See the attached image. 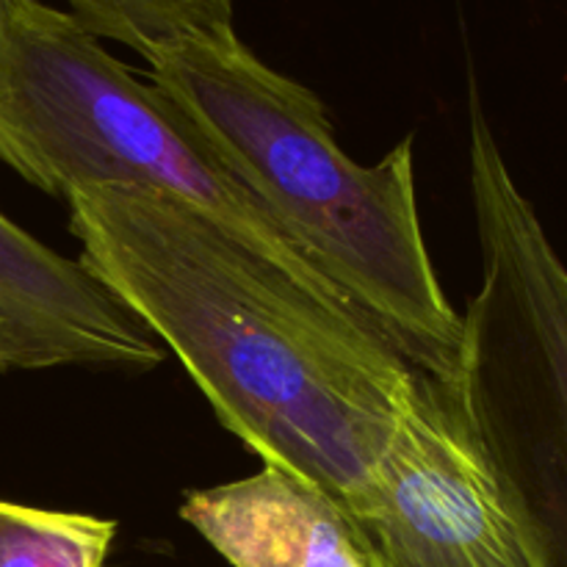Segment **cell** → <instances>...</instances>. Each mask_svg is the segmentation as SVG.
Listing matches in <instances>:
<instances>
[{"label":"cell","mask_w":567,"mask_h":567,"mask_svg":"<svg viewBox=\"0 0 567 567\" xmlns=\"http://www.w3.org/2000/svg\"><path fill=\"white\" fill-rule=\"evenodd\" d=\"M64 203L81 264L186 365L221 426L352 518L415 374L393 343L183 199L83 186Z\"/></svg>","instance_id":"cell-1"},{"label":"cell","mask_w":567,"mask_h":567,"mask_svg":"<svg viewBox=\"0 0 567 567\" xmlns=\"http://www.w3.org/2000/svg\"><path fill=\"white\" fill-rule=\"evenodd\" d=\"M147 64L150 83L313 269L415 371L452 385L463 316L426 252L415 138L360 166L336 142L319 94L271 70L236 28L183 39Z\"/></svg>","instance_id":"cell-2"},{"label":"cell","mask_w":567,"mask_h":567,"mask_svg":"<svg viewBox=\"0 0 567 567\" xmlns=\"http://www.w3.org/2000/svg\"><path fill=\"white\" fill-rule=\"evenodd\" d=\"M0 161L61 199L83 186L183 199L247 238L305 288L360 316L153 83L42 0H0Z\"/></svg>","instance_id":"cell-3"},{"label":"cell","mask_w":567,"mask_h":567,"mask_svg":"<svg viewBox=\"0 0 567 567\" xmlns=\"http://www.w3.org/2000/svg\"><path fill=\"white\" fill-rule=\"evenodd\" d=\"M468 175L482 277L463 313L452 385L543 567H567V264L515 183L476 92Z\"/></svg>","instance_id":"cell-4"},{"label":"cell","mask_w":567,"mask_h":567,"mask_svg":"<svg viewBox=\"0 0 567 567\" xmlns=\"http://www.w3.org/2000/svg\"><path fill=\"white\" fill-rule=\"evenodd\" d=\"M352 520L382 567H543L454 385L415 371Z\"/></svg>","instance_id":"cell-5"},{"label":"cell","mask_w":567,"mask_h":567,"mask_svg":"<svg viewBox=\"0 0 567 567\" xmlns=\"http://www.w3.org/2000/svg\"><path fill=\"white\" fill-rule=\"evenodd\" d=\"M0 358L9 369H153L166 347L81 260L0 214Z\"/></svg>","instance_id":"cell-6"},{"label":"cell","mask_w":567,"mask_h":567,"mask_svg":"<svg viewBox=\"0 0 567 567\" xmlns=\"http://www.w3.org/2000/svg\"><path fill=\"white\" fill-rule=\"evenodd\" d=\"M181 518L233 567H382L332 498L277 465L188 493Z\"/></svg>","instance_id":"cell-7"},{"label":"cell","mask_w":567,"mask_h":567,"mask_svg":"<svg viewBox=\"0 0 567 567\" xmlns=\"http://www.w3.org/2000/svg\"><path fill=\"white\" fill-rule=\"evenodd\" d=\"M94 39L127 44L144 61L192 37L233 28L236 0H64Z\"/></svg>","instance_id":"cell-8"},{"label":"cell","mask_w":567,"mask_h":567,"mask_svg":"<svg viewBox=\"0 0 567 567\" xmlns=\"http://www.w3.org/2000/svg\"><path fill=\"white\" fill-rule=\"evenodd\" d=\"M114 520L0 502V567H103Z\"/></svg>","instance_id":"cell-9"},{"label":"cell","mask_w":567,"mask_h":567,"mask_svg":"<svg viewBox=\"0 0 567 567\" xmlns=\"http://www.w3.org/2000/svg\"><path fill=\"white\" fill-rule=\"evenodd\" d=\"M3 371H9V365H6L3 358H0V374H3Z\"/></svg>","instance_id":"cell-10"}]
</instances>
